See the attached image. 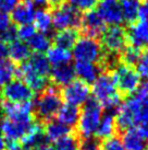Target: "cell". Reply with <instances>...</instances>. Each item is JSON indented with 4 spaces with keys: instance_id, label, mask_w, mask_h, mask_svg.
<instances>
[{
    "instance_id": "1",
    "label": "cell",
    "mask_w": 148,
    "mask_h": 150,
    "mask_svg": "<svg viewBox=\"0 0 148 150\" xmlns=\"http://www.w3.org/2000/svg\"><path fill=\"white\" fill-rule=\"evenodd\" d=\"M93 83L95 100L109 112L117 111L122 104V98L113 76L109 72H103Z\"/></svg>"
},
{
    "instance_id": "2",
    "label": "cell",
    "mask_w": 148,
    "mask_h": 150,
    "mask_svg": "<svg viewBox=\"0 0 148 150\" xmlns=\"http://www.w3.org/2000/svg\"><path fill=\"white\" fill-rule=\"evenodd\" d=\"M103 117V106L97 101H87L84 104V108L80 114V120L77 122V129L80 135L84 139L91 138L96 133L100 120Z\"/></svg>"
},
{
    "instance_id": "3",
    "label": "cell",
    "mask_w": 148,
    "mask_h": 150,
    "mask_svg": "<svg viewBox=\"0 0 148 150\" xmlns=\"http://www.w3.org/2000/svg\"><path fill=\"white\" fill-rule=\"evenodd\" d=\"M61 105V94L56 88L49 87L41 91V94L37 98L33 108L36 116L40 121L48 122L51 121L57 115Z\"/></svg>"
},
{
    "instance_id": "4",
    "label": "cell",
    "mask_w": 148,
    "mask_h": 150,
    "mask_svg": "<svg viewBox=\"0 0 148 150\" xmlns=\"http://www.w3.org/2000/svg\"><path fill=\"white\" fill-rule=\"evenodd\" d=\"M113 78L121 96H131L140 86V77L133 66L119 63L112 69Z\"/></svg>"
},
{
    "instance_id": "5",
    "label": "cell",
    "mask_w": 148,
    "mask_h": 150,
    "mask_svg": "<svg viewBox=\"0 0 148 150\" xmlns=\"http://www.w3.org/2000/svg\"><path fill=\"white\" fill-rule=\"evenodd\" d=\"M105 50L96 38L84 36L77 40L73 47V56L78 62L100 64L103 60Z\"/></svg>"
},
{
    "instance_id": "6",
    "label": "cell",
    "mask_w": 148,
    "mask_h": 150,
    "mask_svg": "<svg viewBox=\"0 0 148 150\" xmlns=\"http://www.w3.org/2000/svg\"><path fill=\"white\" fill-rule=\"evenodd\" d=\"M52 24L57 30L76 29L81 26L82 14L70 4H61L51 11Z\"/></svg>"
},
{
    "instance_id": "7",
    "label": "cell",
    "mask_w": 148,
    "mask_h": 150,
    "mask_svg": "<svg viewBox=\"0 0 148 150\" xmlns=\"http://www.w3.org/2000/svg\"><path fill=\"white\" fill-rule=\"evenodd\" d=\"M101 43L105 53L120 55L126 47V31L120 25H111L101 35Z\"/></svg>"
},
{
    "instance_id": "8",
    "label": "cell",
    "mask_w": 148,
    "mask_h": 150,
    "mask_svg": "<svg viewBox=\"0 0 148 150\" xmlns=\"http://www.w3.org/2000/svg\"><path fill=\"white\" fill-rule=\"evenodd\" d=\"M2 96L9 103H29L34 99V91L21 79H13L2 87Z\"/></svg>"
},
{
    "instance_id": "9",
    "label": "cell",
    "mask_w": 148,
    "mask_h": 150,
    "mask_svg": "<svg viewBox=\"0 0 148 150\" xmlns=\"http://www.w3.org/2000/svg\"><path fill=\"white\" fill-rule=\"evenodd\" d=\"M89 94L91 89L88 87V83L80 79L73 80L71 83L66 86L62 92V96L64 98L66 103L74 106L85 104L89 100Z\"/></svg>"
},
{
    "instance_id": "10",
    "label": "cell",
    "mask_w": 148,
    "mask_h": 150,
    "mask_svg": "<svg viewBox=\"0 0 148 150\" xmlns=\"http://www.w3.org/2000/svg\"><path fill=\"white\" fill-rule=\"evenodd\" d=\"M96 11L106 24L120 25L123 22L119 0H99Z\"/></svg>"
},
{
    "instance_id": "11",
    "label": "cell",
    "mask_w": 148,
    "mask_h": 150,
    "mask_svg": "<svg viewBox=\"0 0 148 150\" xmlns=\"http://www.w3.org/2000/svg\"><path fill=\"white\" fill-rule=\"evenodd\" d=\"M17 75L21 78V80L27 84L34 92L44 91L48 86L47 77L38 74L33 67L27 63H24L17 69Z\"/></svg>"
},
{
    "instance_id": "12",
    "label": "cell",
    "mask_w": 148,
    "mask_h": 150,
    "mask_svg": "<svg viewBox=\"0 0 148 150\" xmlns=\"http://www.w3.org/2000/svg\"><path fill=\"white\" fill-rule=\"evenodd\" d=\"M33 104L29 103H9L3 105V113L6 117L15 122L32 124L33 123Z\"/></svg>"
},
{
    "instance_id": "13",
    "label": "cell",
    "mask_w": 148,
    "mask_h": 150,
    "mask_svg": "<svg viewBox=\"0 0 148 150\" xmlns=\"http://www.w3.org/2000/svg\"><path fill=\"white\" fill-rule=\"evenodd\" d=\"M126 31L128 42L134 47L144 50L148 46V21L147 20H137L130 24Z\"/></svg>"
},
{
    "instance_id": "14",
    "label": "cell",
    "mask_w": 148,
    "mask_h": 150,
    "mask_svg": "<svg viewBox=\"0 0 148 150\" xmlns=\"http://www.w3.org/2000/svg\"><path fill=\"white\" fill-rule=\"evenodd\" d=\"M83 33L86 36L96 38L101 36L106 30V23L103 21L98 12L91 9L86 11V13L82 16V22H81Z\"/></svg>"
},
{
    "instance_id": "15",
    "label": "cell",
    "mask_w": 148,
    "mask_h": 150,
    "mask_svg": "<svg viewBox=\"0 0 148 150\" xmlns=\"http://www.w3.org/2000/svg\"><path fill=\"white\" fill-rule=\"evenodd\" d=\"M31 124H24V123H20V122H15L9 118H3L0 122V132H1V136L10 142H15L17 140L22 139L26 133L27 128L29 127Z\"/></svg>"
},
{
    "instance_id": "16",
    "label": "cell",
    "mask_w": 148,
    "mask_h": 150,
    "mask_svg": "<svg viewBox=\"0 0 148 150\" xmlns=\"http://www.w3.org/2000/svg\"><path fill=\"white\" fill-rule=\"evenodd\" d=\"M21 140L24 148H26L27 150H32L45 144V130L40 124L32 123Z\"/></svg>"
},
{
    "instance_id": "17",
    "label": "cell",
    "mask_w": 148,
    "mask_h": 150,
    "mask_svg": "<svg viewBox=\"0 0 148 150\" xmlns=\"http://www.w3.org/2000/svg\"><path fill=\"white\" fill-rule=\"evenodd\" d=\"M11 12V19L13 22L21 26L33 23L36 10L34 8L33 4H31L29 1H21L20 4H17Z\"/></svg>"
},
{
    "instance_id": "18",
    "label": "cell",
    "mask_w": 148,
    "mask_h": 150,
    "mask_svg": "<svg viewBox=\"0 0 148 150\" xmlns=\"http://www.w3.org/2000/svg\"><path fill=\"white\" fill-rule=\"evenodd\" d=\"M74 72L80 80H82L86 83H93L95 80L98 78V76L101 72V67L94 63L88 62H78L74 65Z\"/></svg>"
},
{
    "instance_id": "19",
    "label": "cell",
    "mask_w": 148,
    "mask_h": 150,
    "mask_svg": "<svg viewBox=\"0 0 148 150\" xmlns=\"http://www.w3.org/2000/svg\"><path fill=\"white\" fill-rule=\"evenodd\" d=\"M49 75L52 82L56 86L66 87L74 80L75 72H74L73 67L70 64H68V65H61V66H54L50 70Z\"/></svg>"
},
{
    "instance_id": "20",
    "label": "cell",
    "mask_w": 148,
    "mask_h": 150,
    "mask_svg": "<svg viewBox=\"0 0 148 150\" xmlns=\"http://www.w3.org/2000/svg\"><path fill=\"white\" fill-rule=\"evenodd\" d=\"M8 56L13 63H25L32 56V50L23 41L15 40L8 45Z\"/></svg>"
},
{
    "instance_id": "21",
    "label": "cell",
    "mask_w": 148,
    "mask_h": 150,
    "mask_svg": "<svg viewBox=\"0 0 148 150\" xmlns=\"http://www.w3.org/2000/svg\"><path fill=\"white\" fill-rule=\"evenodd\" d=\"M117 130V124H115V116L113 115V112L108 111L106 114H103L98 127L96 129L95 135L98 139L106 140L108 138L114 136Z\"/></svg>"
},
{
    "instance_id": "22",
    "label": "cell",
    "mask_w": 148,
    "mask_h": 150,
    "mask_svg": "<svg viewBox=\"0 0 148 150\" xmlns=\"http://www.w3.org/2000/svg\"><path fill=\"white\" fill-rule=\"evenodd\" d=\"M80 114H81V111L78 106H74L66 103L64 105H61L56 116L58 117V121L71 128L77 124L80 120Z\"/></svg>"
},
{
    "instance_id": "23",
    "label": "cell",
    "mask_w": 148,
    "mask_h": 150,
    "mask_svg": "<svg viewBox=\"0 0 148 150\" xmlns=\"http://www.w3.org/2000/svg\"><path fill=\"white\" fill-rule=\"evenodd\" d=\"M122 144L125 150H146V140L135 128H130L124 132Z\"/></svg>"
},
{
    "instance_id": "24",
    "label": "cell",
    "mask_w": 148,
    "mask_h": 150,
    "mask_svg": "<svg viewBox=\"0 0 148 150\" xmlns=\"http://www.w3.org/2000/svg\"><path fill=\"white\" fill-rule=\"evenodd\" d=\"M45 136L46 139L49 142H57L59 139L63 138L64 136L71 134V128L62 124L59 121H48L47 125L45 127Z\"/></svg>"
},
{
    "instance_id": "25",
    "label": "cell",
    "mask_w": 148,
    "mask_h": 150,
    "mask_svg": "<svg viewBox=\"0 0 148 150\" xmlns=\"http://www.w3.org/2000/svg\"><path fill=\"white\" fill-rule=\"evenodd\" d=\"M78 40V33L75 29H66L58 31L54 38V42L56 46L66 48L70 50L73 48L75 43Z\"/></svg>"
},
{
    "instance_id": "26",
    "label": "cell",
    "mask_w": 148,
    "mask_h": 150,
    "mask_svg": "<svg viewBox=\"0 0 148 150\" xmlns=\"http://www.w3.org/2000/svg\"><path fill=\"white\" fill-rule=\"evenodd\" d=\"M47 59L52 66H61V65H68L71 63L72 59V53L69 50L62 48L59 46L50 47L47 50Z\"/></svg>"
},
{
    "instance_id": "27",
    "label": "cell",
    "mask_w": 148,
    "mask_h": 150,
    "mask_svg": "<svg viewBox=\"0 0 148 150\" xmlns=\"http://www.w3.org/2000/svg\"><path fill=\"white\" fill-rule=\"evenodd\" d=\"M34 26L35 29L38 30L40 33L47 34L52 29V17L51 12L46 8L41 7L35 12L34 17Z\"/></svg>"
},
{
    "instance_id": "28",
    "label": "cell",
    "mask_w": 148,
    "mask_h": 150,
    "mask_svg": "<svg viewBox=\"0 0 148 150\" xmlns=\"http://www.w3.org/2000/svg\"><path fill=\"white\" fill-rule=\"evenodd\" d=\"M120 4H121L123 21H126L128 24H132L138 20V12L140 7V0H122Z\"/></svg>"
},
{
    "instance_id": "29",
    "label": "cell",
    "mask_w": 148,
    "mask_h": 150,
    "mask_svg": "<svg viewBox=\"0 0 148 150\" xmlns=\"http://www.w3.org/2000/svg\"><path fill=\"white\" fill-rule=\"evenodd\" d=\"M27 45L29 46L31 50H34L36 54H44L50 48L51 40L47 34L36 32V34L27 42Z\"/></svg>"
},
{
    "instance_id": "30",
    "label": "cell",
    "mask_w": 148,
    "mask_h": 150,
    "mask_svg": "<svg viewBox=\"0 0 148 150\" xmlns=\"http://www.w3.org/2000/svg\"><path fill=\"white\" fill-rule=\"evenodd\" d=\"M17 67L12 60L8 59H1L0 60V88L4 87L13 80L14 76L17 75Z\"/></svg>"
},
{
    "instance_id": "31",
    "label": "cell",
    "mask_w": 148,
    "mask_h": 150,
    "mask_svg": "<svg viewBox=\"0 0 148 150\" xmlns=\"http://www.w3.org/2000/svg\"><path fill=\"white\" fill-rule=\"evenodd\" d=\"M27 62L38 74L45 76V77H47L50 74V70H51L50 63L44 54H36L35 53V55L31 56Z\"/></svg>"
},
{
    "instance_id": "32",
    "label": "cell",
    "mask_w": 148,
    "mask_h": 150,
    "mask_svg": "<svg viewBox=\"0 0 148 150\" xmlns=\"http://www.w3.org/2000/svg\"><path fill=\"white\" fill-rule=\"evenodd\" d=\"M142 53H143V50L137 47H134L132 45L126 46L120 54V60H121V63L125 64V65L134 67L138 63Z\"/></svg>"
},
{
    "instance_id": "33",
    "label": "cell",
    "mask_w": 148,
    "mask_h": 150,
    "mask_svg": "<svg viewBox=\"0 0 148 150\" xmlns=\"http://www.w3.org/2000/svg\"><path fill=\"white\" fill-rule=\"evenodd\" d=\"M81 142L75 135H66L56 142L54 150H80Z\"/></svg>"
},
{
    "instance_id": "34",
    "label": "cell",
    "mask_w": 148,
    "mask_h": 150,
    "mask_svg": "<svg viewBox=\"0 0 148 150\" xmlns=\"http://www.w3.org/2000/svg\"><path fill=\"white\" fill-rule=\"evenodd\" d=\"M17 38H20V41L29 42V40L36 34V29L32 24L21 25L19 29H17Z\"/></svg>"
},
{
    "instance_id": "35",
    "label": "cell",
    "mask_w": 148,
    "mask_h": 150,
    "mask_svg": "<svg viewBox=\"0 0 148 150\" xmlns=\"http://www.w3.org/2000/svg\"><path fill=\"white\" fill-rule=\"evenodd\" d=\"M137 65V72L140 78L148 80V50H143Z\"/></svg>"
},
{
    "instance_id": "36",
    "label": "cell",
    "mask_w": 148,
    "mask_h": 150,
    "mask_svg": "<svg viewBox=\"0 0 148 150\" xmlns=\"http://www.w3.org/2000/svg\"><path fill=\"white\" fill-rule=\"evenodd\" d=\"M100 149L101 150H125L124 149V146L122 144V140L120 139L119 137H115V136H112V137L106 139L103 144L100 146Z\"/></svg>"
},
{
    "instance_id": "37",
    "label": "cell",
    "mask_w": 148,
    "mask_h": 150,
    "mask_svg": "<svg viewBox=\"0 0 148 150\" xmlns=\"http://www.w3.org/2000/svg\"><path fill=\"white\" fill-rule=\"evenodd\" d=\"M98 0H69L71 6L76 8L78 11H88L97 4Z\"/></svg>"
},
{
    "instance_id": "38",
    "label": "cell",
    "mask_w": 148,
    "mask_h": 150,
    "mask_svg": "<svg viewBox=\"0 0 148 150\" xmlns=\"http://www.w3.org/2000/svg\"><path fill=\"white\" fill-rule=\"evenodd\" d=\"M144 105L148 106V80L140 84L135 94Z\"/></svg>"
},
{
    "instance_id": "39",
    "label": "cell",
    "mask_w": 148,
    "mask_h": 150,
    "mask_svg": "<svg viewBox=\"0 0 148 150\" xmlns=\"http://www.w3.org/2000/svg\"><path fill=\"white\" fill-rule=\"evenodd\" d=\"M17 38V28H14L13 25H11L6 32L0 36V41L7 43V44H10V43H12L13 41H15Z\"/></svg>"
},
{
    "instance_id": "40",
    "label": "cell",
    "mask_w": 148,
    "mask_h": 150,
    "mask_svg": "<svg viewBox=\"0 0 148 150\" xmlns=\"http://www.w3.org/2000/svg\"><path fill=\"white\" fill-rule=\"evenodd\" d=\"M11 17L8 13L0 11V36L11 26Z\"/></svg>"
},
{
    "instance_id": "41",
    "label": "cell",
    "mask_w": 148,
    "mask_h": 150,
    "mask_svg": "<svg viewBox=\"0 0 148 150\" xmlns=\"http://www.w3.org/2000/svg\"><path fill=\"white\" fill-rule=\"evenodd\" d=\"M80 150H101V149H100V145H99V142L97 140L88 138V139H85L81 144Z\"/></svg>"
},
{
    "instance_id": "42",
    "label": "cell",
    "mask_w": 148,
    "mask_h": 150,
    "mask_svg": "<svg viewBox=\"0 0 148 150\" xmlns=\"http://www.w3.org/2000/svg\"><path fill=\"white\" fill-rule=\"evenodd\" d=\"M17 0H0V11L1 12H11L17 6Z\"/></svg>"
},
{
    "instance_id": "43",
    "label": "cell",
    "mask_w": 148,
    "mask_h": 150,
    "mask_svg": "<svg viewBox=\"0 0 148 150\" xmlns=\"http://www.w3.org/2000/svg\"><path fill=\"white\" fill-rule=\"evenodd\" d=\"M138 19L147 20L148 21V1H145L144 4H140V12H138Z\"/></svg>"
},
{
    "instance_id": "44",
    "label": "cell",
    "mask_w": 148,
    "mask_h": 150,
    "mask_svg": "<svg viewBox=\"0 0 148 150\" xmlns=\"http://www.w3.org/2000/svg\"><path fill=\"white\" fill-rule=\"evenodd\" d=\"M8 56V44L0 41V60L6 59Z\"/></svg>"
},
{
    "instance_id": "45",
    "label": "cell",
    "mask_w": 148,
    "mask_h": 150,
    "mask_svg": "<svg viewBox=\"0 0 148 150\" xmlns=\"http://www.w3.org/2000/svg\"><path fill=\"white\" fill-rule=\"evenodd\" d=\"M7 150H25V149H23V147H21L20 145H17L15 142H11V145H9V147H7Z\"/></svg>"
},
{
    "instance_id": "46",
    "label": "cell",
    "mask_w": 148,
    "mask_h": 150,
    "mask_svg": "<svg viewBox=\"0 0 148 150\" xmlns=\"http://www.w3.org/2000/svg\"><path fill=\"white\" fill-rule=\"evenodd\" d=\"M32 150H54V148H52V147L49 146V145L44 144V145H41V146H39V147H36V148H34V149H32Z\"/></svg>"
},
{
    "instance_id": "47",
    "label": "cell",
    "mask_w": 148,
    "mask_h": 150,
    "mask_svg": "<svg viewBox=\"0 0 148 150\" xmlns=\"http://www.w3.org/2000/svg\"><path fill=\"white\" fill-rule=\"evenodd\" d=\"M0 150H7V144H6V139H4L1 135H0Z\"/></svg>"
},
{
    "instance_id": "48",
    "label": "cell",
    "mask_w": 148,
    "mask_h": 150,
    "mask_svg": "<svg viewBox=\"0 0 148 150\" xmlns=\"http://www.w3.org/2000/svg\"><path fill=\"white\" fill-rule=\"evenodd\" d=\"M48 2H49L52 7H57L59 4H64V0H48Z\"/></svg>"
},
{
    "instance_id": "49",
    "label": "cell",
    "mask_w": 148,
    "mask_h": 150,
    "mask_svg": "<svg viewBox=\"0 0 148 150\" xmlns=\"http://www.w3.org/2000/svg\"><path fill=\"white\" fill-rule=\"evenodd\" d=\"M33 1L35 2V4L40 6V7H44L45 4H48V0H33Z\"/></svg>"
},
{
    "instance_id": "50",
    "label": "cell",
    "mask_w": 148,
    "mask_h": 150,
    "mask_svg": "<svg viewBox=\"0 0 148 150\" xmlns=\"http://www.w3.org/2000/svg\"><path fill=\"white\" fill-rule=\"evenodd\" d=\"M0 106H1V96H0Z\"/></svg>"
},
{
    "instance_id": "51",
    "label": "cell",
    "mask_w": 148,
    "mask_h": 150,
    "mask_svg": "<svg viewBox=\"0 0 148 150\" xmlns=\"http://www.w3.org/2000/svg\"><path fill=\"white\" fill-rule=\"evenodd\" d=\"M21 1H29V0H21Z\"/></svg>"
},
{
    "instance_id": "52",
    "label": "cell",
    "mask_w": 148,
    "mask_h": 150,
    "mask_svg": "<svg viewBox=\"0 0 148 150\" xmlns=\"http://www.w3.org/2000/svg\"><path fill=\"white\" fill-rule=\"evenodd\" d=\"M145 1H148V0H145Z\"/></svg>"
},
{
    "instance_id": "53",
    "label": "cell",
    "mask_w": 148,
    "mask_h": 150,
    "mask_svg": "<svg viewBox=\"0 0 148 150\" xmlns=\"http://www.w3.org/2000/svg\"><path fill=\"white\" fill-rule=\"evenodd\" d=\"M146 150H148V149H146Z\"/></svg>"
}]
</instances>
